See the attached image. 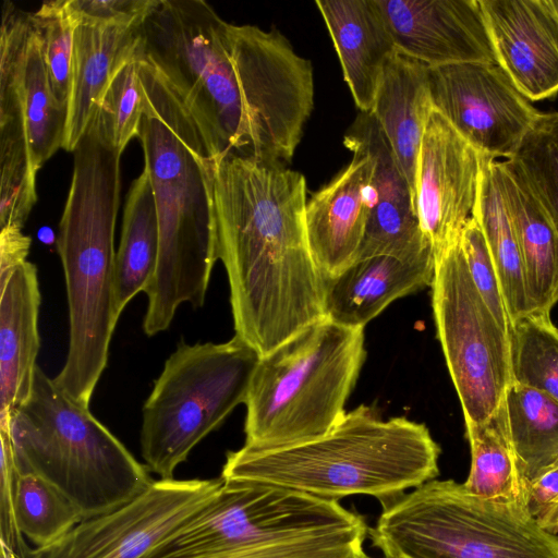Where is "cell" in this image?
<instances>
[{
    "instance_id": "cell-1",
    "label": "cell",
    "mask_w": 558,
    "mask_h": 558,
    "mask_svg": "<svg viewBox=\"0 0 558 558\" xmlns=\"http://www.w3.org/2000/svg\"><path fill=\"white\" fill-rule=\"evenodd\" d=\"M306 181L279 162L213 160L217 256L235 336L264 356L326 318L324 277L305 228Z\"/></svg>"
},
{
    "instance_id": "cell-2",
    "label": "cell",
    "mask_w": 558,
    "mask_h": 558,
    "mask_svg": "<svg viewBox=\"0 0 558 558\" xmlns=\"http://www.w3.org/2000/svg\"><path fill=\"white\" fill-rule=\"evenodd\" d=\"M140 76L145 108L137 138L159 226L158 264L143 320L151 337L169 328L181 304L204 305L218 256L213 158L205 138L182 98L144 59Z\"/></svg>"
},
{
    "instance_id": "cell-3",
    "label": "cell",
    "mask_w": 558,
    "mask_h": 558,
    "mask_svg": "<svg viewBox=\"0 0 558 558\" xmlns=\"http://www.w3.org/2000/svg\"><path fill=\"white\" fill-rule=\"evenodd\" d=\"M72 153V179L56 241L65 279L70 339L65 363L53 383L75 403L89 408L120 317L114 228L122 153L110 144L96 114Z\"/></svg>"
},
{
    "instance_id": "cell-4",
    "label": "cell",
    "mask_w": 558,
    "mask_h": 558,
    "mask_svg": "<svg viewBox=\"0 0 558 558\" xmlns=\"http://www.w3.org/2000/svg\"><path fill=\"white\" fill-rule=\"evenodd\" d=\"M440 447L425 424L383 420L360 405L324 436L283 447L229 451L221 478L258 483L338 500L368 495L380 502L435 480Z\"/></svg>"
},
{
    "instance_id": "cell-5",
    "label": "cell",
    "mask_w": 558,
    "mask_h": 558,
    "mask_svg": "<svg viewBox=\"0 0 558 558\" xmlns=\"http://www.w3.org/2000/svg\"><path fill=\"white\" fill-rule=\"evenodd\" d=\"M367 533L364 518L338 500L223 481L143 558H363Z\"/></svg>"
},
{
    "instance_id": "cell-6",
    "label": "cell",
    "mask_w": 558,
    "mask_h": 558,
    "mask_svg": "<svg viewBox=\"0 0 558 558\" xmlns=\"http://www.w3.org/2000/svg\"><path fill=\"white\" fill-rule=\"evenodd\" d=\"M10 434L19 471L51 484L83 520L125 505L154 482L89 408L75 403L39 366Z\"/></svg>"
},
{
    "instance_id": "cell-7",
    "label": "cell",
    "mask_w": 558,
    "mask_h": 558,
    "mask_svg": "<svg viewBox=\"0 0 558 558\" xmlns=\"http://www.w3.org/2000/svg\"><path fill=\"white\" fill-rule=\"evenodd\" d=\"M366 357L364 328L316 322L260 356L244 404L245 446L269 449L329 433Z\"/></svg>"
},
{
    "instance_id": "cell-8",
    "label": "cell",
    "mask_w": 558,
    "mask_h": 558,
    "mask_svg": "<svg viewBox=\"0 0 558 558\" xmlns=\"http://www.w3.org/2000/svg\"><path fill=\"white\" fill-rule=\"evenodd\" d=\"M368 534L392 558H558V534L525 502L477 497L452 480H432L380 502Z\"/></svg>"
},
{
    "instance_id": "cell-9",
    "label": "cell",
    "mask_w": 558,
    "mask_h": 558,
    "mask_svg": "<svg viewBox=\"0 0 558 558\" xmlns=\"http://www.w3.org/2000/svg\"><path fill=\"white\" fill-rule=\"evenodd\" d=\"M143 59L194 117L210 157L250 156V138L228 46V22L204 0H158L142 22Z\"/></svg>"
},
{
    "instance_id": "cell-10",
    "label": "cell",
    "mask_w": 558,
    "mask_h": 558,
    "mask_svg": "<svg viewBox=\"0 0 558 558\" xmlns=\"http://www.w3.org/2000/svg\"><path fill=\"white\" fill-rule=\"evenodd\" d=\"M259 359L235 335L222 343L177 345L142 410L141 452L150 472L174 478L194 447L245 402Z\"/></svg>"
},
{
    "instance_id": "cell-11",
    "label": "cell",
    "mask_w": 558,
    "mask_h": 558,
    "mask_svg": "<svg viewBox=\"0 0 558 558\" xmlns=\"http://www.w3.org/2000/svg\"><path fill=\"white\" fill-rule=\"evenodd\" d=\"M430 288L436 333L464 423H485L498 413L513 381L510 333L477 291L460 241L436 257Z\"/></svg>"
},
{
    "instance_id": "cell-12",
    "label": "cell",
    "mask_w": 558,
    "mask_h": 558,
    "mask_svg": "<svg viewBox=\"0 0 558 558\" xmlns=\"http://www.w3.org/2000/svg\"><path fill=\"white\" fill-rule=\"evenodd\" d=\"M222 478L154 480L125 505L82 520L34 558H143L220 488Z\"/></svg>"
},
{
    "instance_id": "cell-13",
    "label": "cell",
    "mask_w": 558,
    "mask_h": 558,
    "mask_svg": "<svg viewBox=\"0 0 558 558\" xmlns=\"http://www.w3.org/2000/svg\"><path fill=\"white\" fill-rule=\"evenodd\" d=\"M433 108L482 155L510 159L539 111L492 63L428 66Z\"/></svg>"
},
{
    "instance_id": "cell-14",
    "label": "cell",
    "mask_w": 558,
    "mask_h": 558,
    "mask_svg": "<svg viewBox=\"0 0 558 558\" xmlns=\"http://www.w3.org/2000/svg\"><path fill=\"white\" fill-rule=\"evenodd\" d=\"M483 157L432 110L417 156L415 207L435 259L459 241L473 215Z\"/></svg>"
},
{
    "instance_id": "cell-15",
    "label": "cell",
    "mask_w": 558,
    "mask_h": 558,
    "mask_svg": "<svg viewBox=\"0 0 558 558\" xmlns=\"http://www.w3.org/2000/svg\"><path fill=\"white\" fill-rule=\"evenodd\" d=\"M399 53L427 66L497 64L478 0H375Z\"/></svg>"
},
{
    "instance_id": "cell-16",
    "label": "cell",
    "mask_w": 558,
    "mask_h": 558,
    "mask_svg": "<svg viewBox=\"0 0 558 558\" xmlns=\"http://www.w3.org/2000/svg\"><path fill=\"white\" fill-rule=\"evenodd\" d=\"M343 141L365 149L374 165L371 209L357 259L380 255L412 259L430 252L410 184L374 116L360 112Z\"/></svg>"
},
{
    "instance_id": "cell-17",
    "label": "cell",
    "mask_w": 558,
    "mask_h": 558,
    "mask_svg": "<svg viewBox=\"0 0 558 558\" xmlns=\"http://www.w3.org/2000/svg\"><path fill=\"white\" fill-rule=\"evenodd\" d=\"M497 65L529 100L558 94V19L546 0H478Z\"/></svg>"
},
{
    "instance_id": "cell-18",
    "label": "cell",
    "mask_w": 558,
    "mask_h": 558,
    "mask_svg": "<svg viewBox=\"0 0 558 558\" xmlns=\"http://www.w3.org/2000/svg\"><path fill=\"white\" fill-rule=\"evenodd\" d=\"M353 158L306 202L305 228L323 277H335L356 262L371 209L373 160L357 144L343 141Z\"/></svg>"
},
{
    "instance_id": "cell-19",
    "label": "cell",
    "mask_w": 558,
    "mask_h": 558,
    "mask_svg": "<svg viewBox=\"0 0 558 558\" xmlns=\"http://www.w3.org/2000/svg\"><path fill=\"white\" fill-rule=\"evenodd\" d=\"M435 255L401 259L380 255L357 259L335 277H324L326 318L364 328L393 301L430 287Z\"/></svg>"
},
{
    "instance_id": "cell-20",
    "label": "cell",
    "mask_w": 558,
    "mask_h": 558,
    "mask_svg": "<svg viewBox=\"0 0 558 558\" xmlns=\"http://www.w3.org/2000/svg\"><path fill=\"white\" fill-rule=\"evenodd\" d=\"M40 303L37 268L26 260L0 284V428L7 430L33 390Z\"/></svg>"
},
{
    "instance_id": "cell-21",
    "label": "cell",
    "mask_w": 558,
    "mask_h": 558,
    "mask_svg": "<svg viewBox=\"0 0 558 558\" xmlns=\"http://www.w3.org/2000/svg\"><path fill=\"white\" fill-rule=\"evenodd\" d=\"M141 26L142 22L76 27L64 150H74L116 73L126 62L143 56Z\"/></svg>"
},
{
    "instance_id": "cell-22",
    "label": "cell",
    "mask_w": 558,
    "mask_h": 558,
    "mask_svg": "<svg viewBox=\"0 0 558 558\" xmlns=\"http://www.w3.org/2000/svg\"><path fill=\"white\" fill-rule=\"evenodd\" d=\"M315 4L356 107L371 112L384 69L397 52L380 10L375 0H318Z\"/></svg>"
},
{
    "instance_id": "cell-23",
    "label": "cell",
    "mask_w": 558,
    "mask_h": 558,
    "mask_svg": "<svg viewBox=\"0 0 558 558\" xmlns=\"http://www.w3.org/2000/svg\"><path fill=\"white\" fill-rule=\"evenodd\" d=\"M493 169L519 245L533 312L550 314L558 302V231L511 160L495 159Z\"/></svg>"
},
{
    "instance_id": "cell-24",
    "label": "cell",
    "mask_w": 558,
    "mask_h": 558,
    "mask_svg": "<svg viewBox=\"0 0 558 558\" xmlns=\"http://www.w3.org/2000/svg\"><path fill=\"white\" fill-rule=\"evenodd\" d=\"M433 109L428 66L397 51L384 69L371 113L402 169L414 199L417 156Z\"/></svg>"
},
{
    "instance_id": "cell-25",
    "label": "cell",
    "mask_w": 558,
    "mask_h": 558,
    "mask_svg": "<svg viewBox=\"0 0 558 558\" xmlns=\"http://www.w3.org/2000/svg\"><path fill=\"white\" fill-rule=\"evenodd\" d=\"M159 256L155 196L145 168L126 194L121 239L116 254L114 293L120 316L126 304L150 286Z\"/></svg>"
},
{
    "instance_id": "cell-26",
    "label": "cell",
    "mask_w": 558,
    "mask_h": 558,
    "mask_svg": "<svg viewBox=\"0 0 558 558\" xmlns=\"http://www.w3.org/2000/svg\"><path fill=\"white\" fill-rule=\"evenodd\" d=\"M495 159L483 157L473 217L484 235L496 267L508 315L512 325L533 313L522 258L510 216L493 169Z\"/></svg>"
},
{
    "instance_id": "cell-27",
    "label": "cell",
    "mask_w": 558,
    "mask_h": 558,
    "mask_svg": "<svg viewBox=\"0 0 558 558\" xmlns=\"http://www.w3.org/2000/svg\"><path fill=\"white\" fill-rule=\"evenodd\" d=\"M501 409L526 486L558 463V401L543 391L512 381Z\"/></svg>"
},
{
    "instance_id": "cell-28",
    "label": "cell",
    "mask_w": 558,
    "mask_h": 558,
    "mask_svg": "<svg viewBox=\"0 0 558 558\" xmlns=\"http://www.w3.org/2000/svg\"><path fill=\"white\" fill-rule=\"evenodd\" d=\"M21 94L31 167L37 174L63 146L68 111L51 92L41 40L34 26L22 61Z\"/></svg>"
},
{
    "instance_id": "cell-29",
    "label": "cell",
    "mask_w": 558,
    "mask_h": 558,
    "mask_svg": "<svg viewBox=\"0 0 558 558\" xmlns=\"http://www.w3.org/2000/svg\"><path fill=\"white\" fill-rule=\"evenodd\" d=\"M471 466L464 487L485 499L525 502V483L519 470L502 409L482 424H466Z\"/></svg>"
},
{
    "instance_id": "cell-30",
    "label": "cell",
    "mask_w": 558,
    "mask_h": 558,
    "mask_svg": "<svg viewBox=\"0 0 558 558\" xmlns=\"http://www.w3.org/2000/svg\"><path fill=\"white\" fill-rule=\"evenodd\" d=\"M14 511L21 533L38 549L54 545L83 520L60 492L32 472H17Z\"/></svg>"
},
{
    "instance_id": "cell-31",
    "label": "cell",
    "mask_w": 558,
    "mask_h": 558,
    "mask_svg": "<svg viewBox=\"0 0 558 558\" xmlns=\"http://www.w3.org/2000/svg\"><path fill=\"white\" fill-rule=\"evenodd\" d=\"M513 381L558 401V328L550 314L533 312L510 331Z\"/></svg>"
},
{
    "instance_id": "cell-32",
    "label": "cell",
    "mask_w": 558,
    "mask_h": 558,
    "mask_svg": "<svg viewBox=\"0 0 558 558\" xmlns=\"http://www.w3.org/2000/svg\"><path fill=\"white\" fill-rule=\"evenodd\" d=\"M509 160L558 231V111L539 112Z\"/></svg>"
},
{
    "instance_id": "cell-33",
    "label": "cell",
    "mask_w": 558,
    "mask_h": 558,
    "mask_svg": "<svg viewBox=\"0 0 558 558\" xmlns=\"http://www.w3.org/2000/svg\"><path fill=\"white\" fill-rule=\"evenodd\" d=\"M31 21L41 40L48 78L57 102L68 111L74 33L78 22L68 0L48 1L31 13Z\"/></svg>"
},
{
    "instance_id": "cell-34",
    "label": "cell",
    "mask_w": 558,
    "mask_h": 558,
    "mask_svg": "<svg viewBox=\"0 0 558 558\" xmlns=\"http://www.w3.org/2000/svg\"><path fill=\"white\" fill-rule=\"evenodd\" d=\"M142 60L143 56L137 57L116 73L96 112L104 134L120 153L141 131L145 108L140 76Z\"/></svg>"
},
{
    "instance_id": "cell-35",
    "label": "cell",
    "mask_w": 558,
    "mask_h": 558,
    "mask_svg": "<svg viewBox=\"0 0 558 558\" xmlns=\"http://www.w3.org/2000/svg\"><path fill=\"white\" fill-rule=\"evenodd\" d=\"M459 241L466 267L477 291L499 325L510 333L511 320L499 277L482 230L473 216L464 226Z\"/></svg>"
},
{
    "instance_id": "cell-36",
    "label": "cell",
    "mask_w": 558,
    "mask_h": 558,
    "mask_svg": "<svg viewBox=\"0 0 558 558\" xmlns=\"http://www.w3.org/2000/svg\"><path fill=\"white\" fill-rule=\"evenodd\" d=\"M0 558H34L21 533L14 511V484L19 472L10 430L0 428Z\"/></svg>"
},
{
    "instance_id": "cell-37",
    "label": "cell",
    "mask_w": 558,
    "mask_h": 558,
    "mask_svg": "<svg viewBox=\"0 0 558 558\" xmlns=\"http://www.w3.org/2000/svg\"><path fill=\"white\" fill-rule=\"evenodd\" d=\"M158 0H68L78 24L129 25L143 22Z\"/></svg>"
},
{
    "instance_id": "cell-38",
    "label": "cell",
    "mask_w": 558,
    "mask_h": 558,
    "mask_svg": "<svg viewBox=\"0 0 558 558\" xmlns=\"http://www.w3.org/2000/svg\"><path fill=\"white\" fill-rule=\"evenodd\" d=\"M525 501L535 519L558 504V463L526 484Z\"/></svg>"
},
{
    "instance_id": "cell-39",
    "label": "cell",
    "mask_w": 558,
    "mask_h": 558,
    "mask_svg": "<svg viewBox=\"0 0 558 558\" xmlns=\"http://www.w3.org/2000/svg\"><path fill=\"white\" fill-rule=\"evenodd\" d=\"M32 240L22 229L7 227L0 232V284H3L10 274L22 263L26 262Z\"/></svg>"
},
{
    "instance_id": "cell-40",
    "label": "cell",
    "mask_w": 558,
    "mask_h": 558,
    "mask_svg": "<svg viewBox=\"0 0 558 558\" xmlns=\"http://www.w3.org/2000/svg\"><path fill=\"white\" fill-rule=\"evenodd\" d=\"M536 521L547 532L558 534V504L547 509Z\"/></svg>"
},
{
    "instance_id": "cell-41",
    "label": "cell",
    "mask_w": 558,
    "mask_h": 558,
    "mask_svg": "<svg viewBox=\"0 0 558 558\" xmlns=\"http://www.w3.org/2000/svg\"><path fill=\"white\" fill-rule=\"evenodd\" d=\"M548 7L554 12L556 17L558 19V0H546Z\"/></svg>"
},
{
    "instance_id": "cell-42",
    "label": "cell",
    "mask_w": 558,
    "mask_h": 558,
    "mask_svg": "<svg viewBox=\"0 0 558 558\" xmlns=\"http://www.w3.org/2000/svg\"><path fill=\"white\" fill-rule=\"evenodd\" d=\"M363 558H369V557L365 556V557H363ZM384 558H392V557H390V556H384Z\"/></svg>"
}]
</instances>
